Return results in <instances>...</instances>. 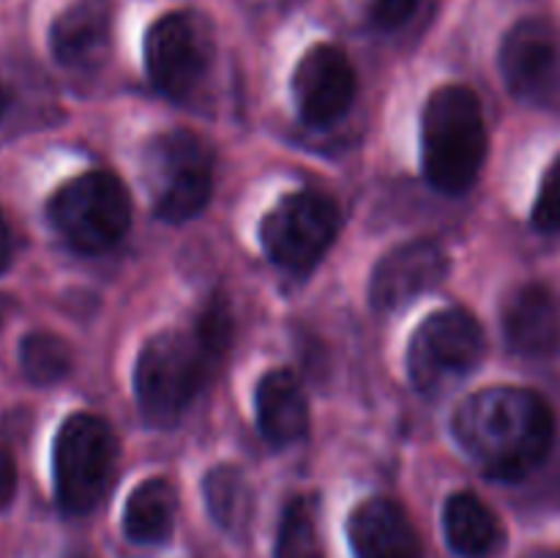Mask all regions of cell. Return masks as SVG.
<instances>
[{
	"label": "cell",
	"mask_w": 560,
	"mask_h": 558,
	"mask_svg": "<svg viewBox=\"0 0 560 558\" xmlns=\"http://www.w3.org/2000/svg\"><path fill=\"white\" fill-rule=\"evenodd\" d=\"M452 432L470 463L490 479L520 481L550 454L556 414L534 388L487 386L457 405Z\"/></svg>",
	"instance_id": "6da1fadb"
},
{
	"label": "cell",
	"mask_w": 560,
	"mask_h": 558,
	"mask_svg": "<svg viewBox=\"0 0 560 558\" xmlns=\"http://www.w3.org/2000/svg\"><path fill=\"white\" fill-rule=\"evenodd\" d=\"M487 159L485 109L474 88L441 85L421 113V167L443 195H465Z\"/></svg>",
	"instance_id": "7a4b0ae2"
},
{
	"label": "cell",
	"mask_w": 560,
	"mask_h": 558,
	"mask_svg": "<svg viewBox=\"0 0 560 558\" xmlns=\"http://www.w3.org/2000/svg\"><path fill=\"white\" fill-rule=\"evenodd\" d=\"M217 364L195 332H159L135 364V397L151 425L167 427L189 408Z\"/></svg>",
	"instance_id": "3957f363"
},
{
	"label": "cell",
	"mask_w": 560,
	"mask_h": 558,
	"mask_svg": "<svg viewBox=\"0 0 560 558\" xmlns=\"http://www.w3.org/2000/svg\"><path fill=\"white\" fill-rule=\"evenodd\" d=\"M60 239L80 255H102L131 228V200L124 181L107 170H88L66 181L47 206Z\"/></svg>",
	"instance_id": "277c9868"
},
{
	"label": "cell",
	"mask_w": 560,
	"mask_h": 558,
	"mask_svg": "<svg viewBox=\"0 0 560 558\" xmlns=\"http://www.w3.org/2000/svg\"><path fill=\"white\" fill-rule=\"evenodd\" d=\"M153 211L164 222L195 219L213 195V153L195 131L167 129L142 151Z\"/></svg>",
	"instance_id": "5b68a950"
},
{
	"label": "cell",
	"mask_w": 560,
	"mask_h": 558,
	"mask_svg": "<svg viewBox=\"0 0 560 558\" xmlns=\"http://www.w3.org/2000/svg\"><path fill=\"white\" fill-rule=\"evenodd\" d=\"M118 441L102 416L71 414L60 425L52 449L55 496L66 514H88L113 481Z\"/></svg>",
	"instance_id": "8992f818"
},
{
	"label": "cell",
	"mask_w": 560,
	"mask_h": 558,
	"mask_svg": "<svg viewBox=\"0 0 560 558\" xmlns=\"http://www.w3.org/2000/svg\"><path fill=\"white\" fill-rule=\"evenodd\" d=\"M342 228L334 197L315 189L284 195L260 222V244L273 266L306 274L326 257Z\"/></svg>",
	"instance_id": "52a82bcc"
},
{
	"label": "cell",
	"mask_w": 560,
	"mask_h": 558,
	"mask_svg": "<svg viewBox=\"0 0 560 558\" xmlns=\"http://www.w3.org/2000/svg\"><path fill=\"white\" fill-rule=\"evenodd\" d=\"M485 356V328L463 306H446L419 323L408 345V375L421 394H438L468 375Z\"/></svg>",
	"instance_id": "ba28073f"
},
{
	"label": "cell",
	"mask_w": 560,
	"mask_h": 558,
	"mask_svg": "<svg viewBox=\"0 0 560 558\" xmlns=\"http://www.w3.org/2000/svg\"><path fill=\"white\" fill-rule=\"evenodd\" d=\"M213 33L202 14L175 9L145 33V69L153 88L167 98H189L213 63Z\"/></svg>",
	"instance_id": "9c48e42d"
},
{
	"label": "cell",
	"mask_w": 560,
	"mask_h": 558,
	"mask_svg": "<svg viewBox=\"0 0 560 558\" xmlns=\"http://www.w3.org/2000/svg\"><path fill=\"white\" fill-rule=\"evenodd\" d=\"M501 74L530 104H560V31L541 16L520 20L503 36Z\"/></svg>",
	"instance_id": "30bf717a"
},
{
	"label": "cell",
	"mask_w": 560,
	"mask_h": 558,
	"mask_svg": "<svg viewBox=\"0 0 560 558\" xmlns=\"http://www.w3.org/2000/svg\"><path fill=\"white\" fill-rule=\"evenodd\" d=\"M359 91V77L348 55L334 44H315L293 71L299 115L310 126H331L342 118Z\"/></svg>",
	"instance_id": "8fae6325"
},
{
	"label": "cell",
	"mask_w": 560,
	"mask_h": 558,
	"mask_svg": "<svg viewBox=\"0 0 560 558\" xmlns=\"http://www.w3.org/2000/svg\"><path fill=\"white\" fill-rule=\"evenodd\" d=\"M448 252L438 241L421 239L394 246L377 260L370 279V301L377 312H392L416 295L438 288L448 277Z\"/></svg>",
	"instance_id": "7c38bea8"
},
{
	"label": "cell",
	"mask_w": 560,
	"mask_h": 558,
	"mask_svg": "<svg viewBox=\"0 0 560 558\" xmlns=\"http://www.w3.org/2000/svg\"><path fill=\"white\" fill-rule=\"evenodd\" d=\"M503 337L525 359H550L560 350V299L541 282L520 284L503 301Z\"/></svg>",
	"instance_id": "4fadbf2b"
},
{
	"label": "cell",
	"mask_w": 560,
	"mask_h": 558,
	"mask_svg": "<svg viewBox=\"0 0 560 558\" xmlns=\"http://www.w3.org/2000/svg\"><path fill=\"white\" fill-rule=\"evenodd\" d=\"M348 539L355 558H421V539L402 503L366 498L350 512Z\"/></svg>",
	"instance_id": "5bb4252c"
},
{
	"label": "cell",
	"mask_w": 560,
	"mask_h": 558,
	"mask_svg": "<svg viewBox=\"0 0 560 558\" xmlns=\"http://www.w3.org/2000/svg\"><path fill=\"white\" fill-rule=\"evenodd\" d=\"M113 9L107 0H77L55 16L49 27V49L66 69H96L109 53Z\"/></svg>",
	"instance_id": "9a60e30c"
},
{
	"label": "cell",
	"mask_w": 560,
	"mask_h": 558,
	"mask_svg": "<svg viewBox=\"0 0 560 558\" xmlns=\"http://www.w3.org/2000/svg\"><path fill=\"white\" fill-rule=\"evenodd\" d=\"M257 427L262 438L273 446H290V443L306 438L310 430V403H306L304 386L290 370H268L257 383Z\"/></svg>",
	"instance_id": "2e32d148"
},
{
	"label": "cell",
	"mask_w": 560,
	"mask_h": 558,
	"mask_svg": "<svg viewBox=\"0 0 560 558\" xmlns=\"http://www.w3.org/2000/svg\"><path fill=\"white\" fill-rule=\"evenodd\" d=\"M448 547L463 558H490L503 539L495 512L476 492L459 490L443 507Z\"/></svg>",
	"instance_id": "e0dca14e"
},
{
	"label": "cell",
	"mask_w": 560,
	"mask_h": 558,
	"mask_svg": "<svg viewBox=\"0 0 560 558\" xmlns=\"http://www.w3.org/2000/svg\"><path fill=\"white\" fill-rule=\"evenodd\" d=\"M175 509L178 498L167 479L140 481L126 501L124 534L135 545H159L173 531Z\"/></svg>",
	"instance_id": "ac0fdd59"
},
{
	"label": "cell",
	"mask_w": 560,
	"mask_h": 558,
	"mask_svg": "<svg viewBox=\"0 0 560 558\" xmlns=\"http://www.w3.org/2000/svg\"><path fill=\"white\" fill-rule=\"evenodd\" d=\"M202 496L211 512L213 523L222 525L228 534L238 536L249 528L252 514H255V496L235 465H217L202 479Z\"/></svg>",
	"instance_id": "d6986e66"
},
{
	"label": "cell",
	"mask_w": 560,
	"mask_h": 558,
	"mask_svg": "<svg viewBox=\"0 0 560 558\" xmlns=\"http://www.w3.org/2000/svg\"><path fill=\"white\" fill-rule=\"evenodd\" d=\"M277 558H323L317 501L312 496H295L284 507L277 534Z\"/></svg>",
	"instance_id": "ffe728a7"
},
{
	"label": "cell",
	"mask_w": 560,
	"mask_h": 558,
	"mask_svg": "<svg viewBox=\"0 0 560 558\" xmlns=\"http://www.w3.org/2000/svg\"><path fill=\"white\" fill-rule=\"evenodd\" d=\"M20 364L27 381L38 383V386H49L58 383L60 377L69 375L71 370V350L55 334H31L22 339L20 345Z\"/></svg>",
	"instance_id": "44dd1931"
},
{
	"label": "cell",
	"mask_w": 560,
	"mask_h": 558,
	"mask_svg": "<svg viewBox=\"0 0 560 558\" xmlns=\"http://www.w3.org/2000/svg\"><path fill=\"white\" fill-rule=\"evenodd\" d=\"M191 332L197 334V339L206 345V350L213 359H222L224 350L230 348V339H233V315H230L228 299H224V295L208 299V304L202 306V312L197 315Z\"/></svg>",
	"instance_id": "7402d4cb"
},
{
	"label": "cell",
	"mask_w": 560,
	"mask_h": 558,
	"mask_svg": "<svg viewBox=\"0 0 560 558\" xmlns=\"http://www.w3.org/2000/svg\"><path fill=\"white\" fill-rule=\"evenodd\" d=\"M530 222L539 233H560V156L547 167L545 178H541Z\"/></svg>",
	"instance_id": "603a6c76"
},
{
	"label": "cell",
	"mask_w": 560,
	"mask_h": 558,
	"mask_svg": "<svg viewBox=\"0 0 560 558\" xmlns=\"http://www.w3.org/2000/svg\"><path fill=\"white\" fill-rule=\"evenodd\" d=\"M377 27H399L416 11L419 0H366Z\"/></svg>",
	"instance_id": "cb8c5ba5"
},
{
	"label": "cell",
	"mask_w": 560,
	"mask_h": 558,
	"mask_svg": "<svg viewBox=\"0 0 560 558\" xmlns=\"http://www.w3.org/2000/svg\"><path fill=\"white\" fill-rule=\"evenodd\" d=\"M16 492V465L5 449H0V512L9 509V503L14 501Z\"/></svg>",
	"instance_id": "d4e9b609"
},
{
	"label": "cell",
	"mask_w": 560,
	"mask_h": 558,
	"mask_svg": "<svg viewBox=\"0 0 560 558\" xmlns=\"http://www.w3.org/2000/svg\"><path fill=\"white\" fill-rule=\"evenodd\" d=\"M9 260H11V235H9V228H5V222L0 219V271L9 266Z\"/></svg>",
	"instance_id": "484cf974"
},
{
	"label": "cell",
	"mask_w": 560,
	"mask_h": 558,
	"mask_svg": "<svg viewBox=\"0 0 560 558\" xmlns=\"http://www.w3.org/2000/svg\"><path fill=\"white\" fill-rule=\"evenodd\" d=\"M523 558H560V553L550 550V547H534V550L525 553Z\"/></svg>",
	"instance_id": "4316f807"
},
{
	"label": "cell",
	"mask_w": 560,
	"mask_h": 558,
	"mask_svg": "<svg viewBox=\"0 0 560 558\" xmlns=\"http://www.w3.org/2000/svg\"><path fill=\"white\" fill-rule=\"evenodd\" d=\"M5 107H9V98H5V93L0 91V118L5 115Z\"/></svg>",
	"instance_id": "83f0119b"
}]
</instances>
